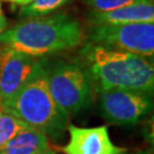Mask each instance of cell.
<instances>
[{
  "label": "cell",
  "instance_id": "cell-1",
  "mask_svg": "<svg viewBox=\"0 0 154 154\" xmlns=\"http://www.w3.org/2000/svg\"><path fill=\"white\" fill-rule=\"evenodd\" d=\"M75 63L86 71L97 93L111 89L153 93L154 66L149 57L86 41Z\"/></svg>",
  "mask_w": 154,
  "mask_h": 154
},
{
  "label": "cell",
  "instance_id": "cell-2",
  "mask_svg": "<svg viewBox=\"0 0 154 154\" xmlns=\"http://www.w3.org/2000/svg\"><path fill=\"white\" fill-rule=\"evenodd\" d=\"M86 40L77 18L66 13L32 17L0 34V44L38 57L77 48Z\"/></svg>",
  "mask_w": 154,
  "mask_h": 154
},
{
  "label": "cell",
  "instance_id": "cell-3",
  "mask_svg": "<svg viewBox=\"0 0 154 154\" xmlns=\"http://www.w3.org/2000/svg\"><path fill=\"white\" fill-rule=\"evenodd\" d=\"M47 67L48 60L39 66L28 82L1 107L30 128L47 136L57 137L66 128L69 116L60 110L50 95Z\"/></svg>",
  "mask_w": 154,
  "mask_h": 154
},
{
  "label": "cell",
  "instance_id": "cell-4",
  "mask_svg": "<svg viewBox=\"0 0 154 154\" xmlns=\"http://www.w3.org/2000/svg\"><path fill=\"white\" fill-rule=\"evenodd\" d=\"M50 95L65 116L77 114L88 107L93 98V87L86 71L78 63L58 61L47 67Z\"/></svg>",
  "mask_w": 154,
  "mask_h": 154
},
{
  "label": "cell",
  "instance_id": "cell-5",
  "mask_svg": "<svg viewBox=\"0 0 154 154\" xmlns=\"http://www.w3.org/2000/svg\"><path fill=\"white\" fill-rule=\"evenodd\" d=\"M86 41L152 58L154 55V23L91 25Z\"/></svg>",
  "mask_w": 154,
  "mask_h": 154
},
{
  "label": "cell",
  "instance_id": "cell-6",
  "mask_svg": "<svg viewBox=\"0 0 154 154\" xmlns=\"http://www.w3.org/2000/svg\"><path fill=\"white\" fill-rule=\"evenodd\" d=\"M98 94L100 112L112 125H136L153 107L151 94L125 89H111Z\"/></svg>",
  "mask_w": 154,
  "mask_h": 154
},
{
  "label": "cell",
  "instance_id": "cell-7",
  "mask_svg": "<svg viewBox=\"0 0 154 154\" xmlns=\"http://www.w3.org/2000/svg\"><path fill=\"white\" fill-rule=\"evenodd\" d=\"M47 58L4 46L0 53V106L5 105L29 81Z\"/></svg>",
  "mask_w": 154,
  "mask_h": 154
},
{
  "label": "cell",
  "instance_id": "cell-8",
  "mask_svg": "<svg viewBox=\"0 0 154 154\" xmlns=\"http://www.w3.org/2000/svg\"><path fill=\"white\" fill-rule=\"evenodd\" d=\"M70 139L63 152L65 154H121L125 149L116 146L111 140L106 126L81 128L67 127Z\"/></svg>",
  "mask_w": 154,
  "mask_h": 154
},
{
  "label": "cell",
  "instance_id": "cell-9",
  "mask_svg": "<svg viewBox=\"0 0 154 154\" xmlns=\"http://www.w3.org/2000/svg\"><path fill=\"white\" fill-rule=\"evenodd\" d=\"M89 21L91 25L154 23V2L149 0L106 13H91Z\"/></svg>",
  "mask_w": 154,
  "mask_h": 154
},
{
  "label": "cell",
  "instance_id": "cell-10",
  "mask_svg": "<svg viewBox=\"0 0 154 154\" xmlns=\"http://www.w3.org/2000/svg\"><path fill=\"white\" fill-rule=\"evenodd\" d=\"M49 147V140L46 134L26 128L11 138L0 149V154H35Z\"/></svg>",
  "mask_w": 154,
  "mask_h": 154
},
{
  "label": "cell",
  "instance_id": "cell-11",
  "mask_svg": "<svg viewBox=\"0 0 154 154\" xmlns=\"http://www.w3.org/2000/svg\"><path fill=\"white\" fill-rule=\"evenodd\" d=\"M30 128L24 122H22L16 116L11 114L9 112L1 110L0 112V149L6 144L14 138L18 132Z\"/></svg>",
  "mask_w": 154,
  "mask_h": 154
},
{
  "label": "cell",
  "instance_id": "cell-12",
  "mask_svg": "<svg viewBox=\"0 0 154 154\" xmlns=\"http://www.w3.org/2000/svg\"><path fill=\"white\" fill-rule=\"evenodd\" d=\"M67 1L69 0H34L32 4L21 7L20 15L26 18L45 16L57 11Z\"/></svg>",
  "mask_w": 154,
  "mask_h": 154
},
{
  "label": "cell",
  "instance_id": "cell-13",
  "mask_svg": "<svg viewBox=\"0 0 154 154\" xmlns=\"http://www.w3.org/2000/svg\"><path fill=\"white\" fill-rule=\"evenodd\" d=\"M144 1L149 0H83L85 5L88 6L91 13H106Z\"/></svg>",
  "mask_w": 154,
  "mask_h": 154
},
{
  "label": "cell",
  "instance_id": "cell-14",
  "mask_svg": "<svg viewBox=\"0 0 154 154\" xmlns=\"http://www.w3.org/2000/svg\"><path fill=\"white\" fill-rule=\"evenodd\" d=\"M1 1V0H0ZM2 1H7V2H11V4H14V5H18L21 7H25V6L32 4L34 0H2Z\"/></svg>",
  "mask_w": 154,
  "mask_h": 154
},
{
  "label": "cell",
  "instance_id": "cell-15",
  "mask_svg": "<svg viewBox=\"0 0 154 154\" xmlns=\"http://www.w3.org/2000/svg\"><path fill=\"white\" fill-rule=\"evenodd\" d=\"M7 28V20H6V17H1L0 18V34L4 32Z\"/></svg>",
  "mask_w": 154,
  "mask_h": 154
},
{
  "label": "cell",
  "instance_id": "cell-16",
  "mask_svg": "<svg viewBox=\"0 0 154 154\" xmlns=\"http://www.w3.org/2000/svg\"><path fill=\"white\" fill-rule=\"evenodd\" d=\"M35 154H56V153H55V151H53V149L49 147V149H45V151H41V152H38V153H35Z\"/></svg>",
  "mask_w": 154,
  "mask_h": 154
},
{
  "label": "cell",
  "instance_id": "cell-17",
  "mask_svg": "<svg viewBox=\"0 0 154 154\" xmlns=\"http://www.w3.org/2000/svg\"><path fill=\"white\" fill-rule=\"evenodd\" d=\"M136 154H153V151L152 149H145V151H139Z\"/></svg>",
  "mask_w": 154,
  "mask_h": 154
},
{
  "label": "cell",
  "instance_id": "cell-18",
  "mask_svg": "<svg viewBox=\"0 0 154 154\" xmlns=\"http://www.w3.org/2000/svg\"><path fill=\"white\" fill-rule=\"evenodd\" d=\"M4 16H5V15L2 14V9H1V2H0V18H1V17H4Z\"/></svg>",
  "mask_w": 154,
  "mask_h": 154
},
{
  "label": "cell",
  "instance_id": "cell-19",
  "mask_svg": "<svg viewBox=\"0 0 154 154\" xmlns=\"http://www.w3.org/2000/svg\"><path fill=\"white\" fill-rule=\"evenodd\" d=\"M121 154H129V153H126V152H123V153H121Z\"/></svg>",
  "mask_w": 154,
  "mask_h": 154
},
{
  "label": "cell",
  "instance_id": "cell-20",
  "mask_svg": "<svg viewBox=\"0 0 154 154\" xmlns=\"http://www.w3.org/2000/svg\"><path fill=\"white\" fill-rule=\"evenodd\" d=\"M1 110H2V107H1V106H0V112H1Z\"/></svg>",
  "mask_w": 154,
  "mask_h": 154
}]
</instances>
